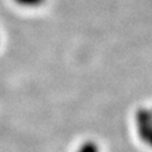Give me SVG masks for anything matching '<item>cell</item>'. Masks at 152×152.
Here are the masks:
<instances>
[{
    "instance_id": "1",
    "label": "cell",
    "mask_w": 152,
    "mask_h": 152,
    "mask_svg": "<svg viewBox=\"0 0 152 152\" xmlns=\"http://www.w3.org/2000/svg\"><path fill=\"white\" fill-rule=\"evenodd\" d=\"M16 1L23 6H39L41 5L45 0H16Z\"/></svg>"
}]
</instances>
